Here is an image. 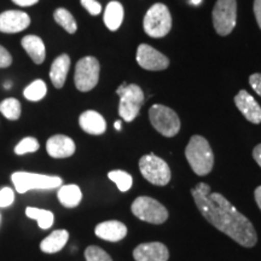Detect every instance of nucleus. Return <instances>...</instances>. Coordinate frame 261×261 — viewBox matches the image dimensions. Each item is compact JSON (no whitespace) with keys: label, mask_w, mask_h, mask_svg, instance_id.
<instances>
[{"label":"nucleus","mask_w":261,"mask_h":261,"mask_svg":"<svg viewBox=\"0 0 261 261\" xmlns=\"http://www.w3.org/2000/svg\"><path fill=\"white\" fill-rule=\"evenodd\" d=\"M136 261H167L169 253L167 247L160 242L142 243L133 250Z\"/></svg>","instance_id":"obj_14"},{"label":"nucleus","mask_w":261,"mask_h":261,"mask_svg":"<svg viewBox=\"0 0 261 261\" xmlns=\"http://www.w3.org/2000/svg\"><path fill=\"white\" fill-rule=\"evenodd\" d=\"M123 21V6L119 2H110L104 11V23L109 31L115 32Z\"/></svg>","instance_id":"obj_21"},{"label":"nucleus","mask_w":261,"mask_h":261,"mask_svg":"<svg viewBox=\"0 0 261 261\" xmlns=\"http://www.w3.org/2000/svg\"><path fill=\"white\" fill-rule=\"evenodd\" d=\"M254 196H255V201L257 205H259L260 211H261V187L255 189V192H254Z\"/></svg>","instance_id":"obj_37"},{"label":"nucleus","mask_w":261,"mask_h":261,"mask_svg":"<svg viewBox=\"0 0 261 261\" xmlns=\"http://www.w3.org/2000/svg\"><path fill=\"white\" fill-rule=\"evenodd\" d=\"M54 17H55V21H56L60 25H62V27H63L68 33L73 34V33L76 32L77 29L76 22H75L73 15H71L68 10L62 9V8L57 9L56 11H55Z\"/></svg>","instance_id":"obj_25"},{"label":"nucleus","mask_w":261,"mask_h":261,"mask_svg":"<svg viewBox=\"0 0 261 261\" xmlns=\"http://www.w3.org/2000/svg\"><path fill=\"white\" fill-rule=\"evenodd\" d=\"M253 158L256 161L257 165H259L260 167H261V144L256 145L255 148H254V150H253Z\"/></svg>","instance_id":"obj_35"},{"label":"nucleus","mask_w":261,"mask_h":261,"mask_svg":"<svg viewBox=\"0 0 261 261\" xmlns=\"http://www.w3.org/2000/svg\"><path fill=\"white\" fill-rule=\"evenodd\" d=\"M79 123L81 128L89 135L99 136L103 135L107 129V122L104 117L94 110H87L81 114Z\"/></svg>","instance_id":"obj_17"},{"label":"nucleus","mask_w":261,"mask_h":261,"mask_svg":"<svg viewBox=\"0 0 261 261\" xmlns=\"http://www.w3.org/2000/svg\"><path fill=\"white\" fill-rule=\"evenodd\" d=\"M68 240H69V233L67 230H56L51 234H48L46 238L42 240L40 243L41 252L47 254H54L60 252L63 249V247L67 244Z\"/></svg>","instance_id":"obj_20"},{"label":"nucleus","mask_w":261,"mask_h":261,"mask_svg":"<svg viewBox=\"0 0 261 261\" xmlns=\"http://www.w3.org/2000/svg\"><path fill=\"white\" fill-rule=\"evenodd\" d=\"M39 142L33 137H27L23 138L17 145L15 146V152L17 155H24L28 152H35L39 150Z\"/></svg>","instance_id":"obj_28"},{"label":"nucleus","mask_w":261,"mask_h":261,"mask_svg":"<svg viewBox=\"0 0 261 261\" xmlns=\"http://www.w3.org/2000/svg\"><path fill=\"white\" fill-rule=\"evenodd\" d=\"M139 169L146 180L158 187H165L171 180V169L167 162L154 154L140 159Z\"/></svg>","instance_id":"obj_7"},{"label":"nucleus","mask_w":261,"mask_h":261,"mask_svg":"<svg viewBox=\"0 0 261 261\" xmlns=\"http://www.w3.org/2000/svg\"><path fill=\"white\" fill-rule=\"evenodd\" d=\"M237 18L236 0H218L213 9V25L219 35H228L233 31Z\"/></svg>","instance_id":"obj_9"},{"label":"nucleus","mask_w":261,"mask_h":261,"mask_svg":"<svg viewBox=\"0 0 261 261\" xmlns=\"http://www.w3.org/2000/svg\"><path fill=\"white\" fill-rule=\"evenodd\" d=\"M31 24V18L23 11L10 10L0 14V32L3 33H18L24 31Z\"/></svg>","instance_id":"obj_12"},{"label":"nucleus","mask_w":261,"mask_h":261,"mask_svg":"<svg viewBox=\"0 0 261 261\" xmlns=\"http://www.w3.org/2000/svg\"><path fill=\"white\" fill-rule=\"evenodd\" d=\"M249 84L252 89L261 97V74L255 73L249 76Z\"/></svg>","instance_id":"obj_33"},{"label":"nucleus","mask_w":261,"mask_h":261,"mask_svg":"<svg viewBox=\"0 0 261 261\" xmlns=\"http://www.w3.org/2000/svg\"><path fill=\"white\" fill-rule=\"evenodd\" d=\"M116 93L120 96V116L126 122L133 121L138 116L140 108H142L143 103H144V92H143L138 85H128L123 83L116 90Z\"/></svg>","instance_id":"obj_3"},{"label":"nucleus","mask_w":261,"mask_h":261,"mask_svg":"<svg viewBox=\"0 0 261 261\" xmlns=\"http://www.w3.org/2000/svg\"><path fill=\"white\" fill-rule=\"evenodd\" d=\"M0 220H2V217H0Z\"/></svg>","instance_id":"obj_41"},{"label":"nucleus","mask_w":261,"mask_h":261,"mask_svg":"<svg viewBox=\"0 0 261 261\" xmlns=\"http://www.w3.org/2000/svg\"><path fill=\"white\" fill-rule=\"evenodd\" d=\"M15 201V194L14 190L11 188H3L0 190V207L6 208L9 205H11Z\"/></svg>","instance_id":"obj_30"},{"label":"nucleus","mask_w":261,"mask_h":261,"mask_svg":"<svg viewBox=\"0 0 261 261\" xmlns=\"http://www.w3.org/2000/svg\"><path fill=\"white\" fill-rule=\"evenodd\" d=\"M0 112L9 120H17L21 116V103L16 98H6L0 103Z\"/></svg>","instance_id":"obj_26"},{"label":"nucleus","mask_w":261,"mask_h":261,"mask_svg":"<svg viewBox=\"0 0 261 261\" xmlns=\"http://www.w3.org/2000/svg\"><path fill=\"white\" fill-rule=\"evenodd\" d=\"M254 14H255L256 22L261 29V0H254Z\"/></svg>","instance_id":"obj_34"},{"label":"nucleus","mask_w":261,"mask_h":261,"mask_svg":"<svg viewBox=\"0 0 261 261\" xmlns=\"http://www.w3.org/2000/svg\"><path fill=\"white\" fill-rule=\"evenodd\" d=\"M137 62L146 70H165L169 65L168 58L165 55L146 44L139 45L137 50Z\"/></svg>","instance_id":"obj_11"},{"label":"nucleus","mask_w":261,"mask_h":261,"mask_svg":"<svg viewBox=\"0 0 261 261\" xmlns=\"http://www.w3.org/2000/svg\"><path fill=\"white\" fill-rule=\"evenodd\" d=\"M12 63V57L5 47L0 45V68H8Z\"/></svg>","instance_id":"obj_32"},{"label":"nucleus","mask_w":261,"mask_h":261,"mask_svg":"<svg viewBox=\"0 0 261 261\" xmlns=\"http://www.w3.org/2000/svg\"><path fill=\"white\" fill-rule=\"evenodd\" d=\"M96 236L109 242H119L123 240L127 234V227L125 224L117 220H109L98 224L96 226Z\"/></svg>","instance_id":"obj_16"},{"label":"nucleus","mask_w":261,"mask_h":261,"mask_svg":"<svg viewBox=\"0 0 261 261\" xmlns=\"http://www.w3.org/2000/svg\"><path fill=\"white\" fill-rule=\"evenodd\" d=\"M16 191L19 194H25L31 190H48L62 187V179L55 175L38 174L29 172H15L11 175Z\"/></svg>","instance_id":"obj_4"},{"label":"nucleus","mask_w":261,"mask_h":261,"mask_svg":"<svg viewBox=\"0 0 261 261\" xmlns=\"http://www.w3.org/2000/svg\"><path fill=\"white\" fill-rule=\"evenodd\" d=\"M12 2L18 6H32L37 4L39 0H12Z\"/></svg>","instance_id":"obj_36"},{"label":"nucleus","mask_w":261,"mask_h":261,"mask_svg":"<svg viewBox=\"0 0 261 261\" xmlns=\"http://www.w3.org/2000/svg\"><path fill=\"white\" fill-rule=\"evenodd\" d=\"M190 4H192V5H200L201 3H202V0H190Z\"/></svg>","instance_id":"obj_38"},{"label":"nucleus","mask_w":261,"mask_h":261,"mask_svg":"<svg viewBox=\"0 0 261 261\" xmlns=\"http://www.w3.org/2000/svg\"><path fill=\"white\" fill-rule=\"evenodd\" d=\"M185 156L192 171L197 175H207L213 169L214 155L208 140L201 136H192L185 149Z\"/></svg>","instance_id":"obj_2"},{"label":"nucleus","mask_w":261,"mask_h":261,"mask_svg":"<svg viewBox=\"0 0 261 261\" xmlns=\"http://www.w3.org/2000/svg\"><path fill=\"white\" fill-rule=\"evenodd\" d=\"M234 104L248 121L255 125L261 122V108L252 94L248 93L246 90H241L237 93L234 97Z\"/></svg>","instance_id":"obj_13"},{"label":"nucleus","mask_w":261,"mask_h":261,"mask_svg":"<svg viewBox=\"0 0 261 261\" xmlns=\"http://www.w3.org/2000/svg\"><path fill=\"white\" fill-rule=\"evenodd\" d=\"M150 122L158 132L165 137H174L180 129V120L171 108L155 104L149 110Z\"/></svg>","instance_id":"obj_6"},{"label":"nucleus","mask_w":261,"mask_h":261,"mask_svg":"<svg viewBox=\"0 0 261 261\" xmlns=\"http://www.w3.org/2000/svg\"><path fill=\"white\" fill-rule=\"evenodd\" d=\"M25 215L31 219H34L38 221L39 227L42 230H47L54 225V213L50 211L41 210V208H34V207H28L25 210Z\"/></svg>","instance_id":"obj_23"},{"label":"nucleus","mask_w":261,"mask_h":261,"mask_svg":"<svg viewBox=\"0 0 261 261\" xmlns=\"http://www.w3.org/2000/svg\"><path fill=\"white\" fill-rule=\"evenodd\" d=\"M108 177H109L110 180H113L116 184V187L119 188L120 191L126 192L128 191L130 187H132L133 179L130 177V174L125 172V171H112L108 173Z\"/></svg>","instance_id":"obj_27"},{"label":"nucleus","mask_w":261,"mask_h":261,"mask_svg":"<svg viewBox=\"0 0 261 261\" xmlns=\"http://www.w3.org/2000/svg\"><path fill=\"white\" fill-rule=\"evenodd\" d=\"M115 128L119 129V130L121 129V121H116L115 122Z\"/></svg>","instance_id":"obj_39"},{"label":"nucleus","mask_w":261,"mask_h":261,"mask_svg":"<svg viewBox=\"0 0 261 261\" xmlns=\"http://www.w3.org/2000/svg\"><path fill=\"white\" fill-rule=\"evenodd\" d=\"M57 196L61 203L67 208H74L79 205L81 198H83L80 188L74 184L62 185V187H60Z\"/></svg>","instance_id":"obj_22"},{"label":"nucleus","mask_w":261,"mask_h":261,"mask_svg":"<svg viewBox=\"0 0 261 261\" xmlns=\"http://www.w3.org/2000/svg\"><path fill=\"white\" fill-rule=\"evenodd\" d=\"M22 47L29 55L33 62L37 64H41L45 61L46 56V50H45L44 41L37 35H27L22 39Z\"/></svg>","instance_id":"obj_19"},{"label":"nucleus","mask_w":261,"mask_h":261,"mask_svg":"<svg viewBox=\"0 0 261 261\" xmlns=\"http://www.w3.org/2000/svg\"><path fill=\"white\" fill-rule=\"evenodd\" d=\"M85 257L86 261H113L106 250L97 246L87 247L85 250Z\"/></svg>","instance_id":"obj_29"},{"label":"nucleus","mask_w":261,"mask_h":261,"mask_svg":"<svg viewBox=\"0 0 261 261\" xmlns=\"http://www.w3.org/2000/svg\"><path fill=\"white\" fill-rule=\"evenodd\" d=\"M99 62L97 58L87 56L81 58L75 67V86L81 92H89L99 80Z\"/></svg>","instance_id":"obj_10"},{"label":"nucleus","mask_w":261,"mask_h":261,"mask_svg":"<svg viewBox=\"0 0 261 261\" xmlns=\"http://www.w3.org/2000/svg\"><path fill=\"white\" fill-rule=\"evenodd\" d=\"M80 2L81 5L90 12V15L97 16L102 12V5L97 0H80Z\"/></svg>","instance_id":"obj_31"},{"label":"nucleus","mask_w":261,"mask_h":261,"mask_svg":"<svg viewBox=\"0 0 261 261\" xmlns=\"http://www.w3.org/2000/svg\"><path fill=\"white\" fill-rule=\"evenodd\" d=\"M70 68V58L68 55H61L56 60L54 61V63L51 65L50 70V79L54 84V86L56 89H62L67 79L68 71Z\"/></svg>","instance_id":"obj_18"},{"label":"nucleus","mask_w":261,"mask_h":261,"mask_svg":"<svg viewBox=\"0 0 261 261\" xmlns=\"http://www.w3.org/2000/svg\"><path fill=\"white\" fill-rule=\"evenodd\" d=\"M137 218L150 224H162L168 219V211L159 201L149 196H139L130 205Z\"/></svg>","instance_id":"obj_8"},{"label":"nucleus","mask_w":261,"mask_h":261,"mask_svg":"<svg viewBox=\"0 0 261 261\" xmlns=\"http://www.w3.org/2000/svg\"><path fill=\"white\" fill-rule=\"evenodd\" d=\"M11 85H12V83H9V81H8V83H5V89L6 90L11 89Z\"/></svg>","instance_id":"obj_40"},{"label":"nucleus","mask_w":261,"mask_h":261,"mask_svg":"<svg viewBox=\"0 0 261 261\" xmlns=\"http://www.w3.org/2000/svg\"><path fill=\"white\" fill-rule=\"evenodd\" d=\"M144 32L151 38H163L172 28V16L168 8L163 4H154L145 14Z\"/></svg>","instance_id":"obj_5"},{"label":"nucleus","mask_w":261,"mask_h":261,"mask_svg":"<svg viewBox=\"0 0 261 261\" xmlns=\"http://www.w3.org/2000/svg\"><path fill=\"white\" fill-rule=\"evenodd\" d=\"M196 207L205 220L231 237L241 246L250 248L256 244L257 236L253 224L240 213L219 192H212L211 187L200 182L191 190Z\"/></svg>","instance_id":"obj_1"},{"label":"nucleus","mask_w":261,"mask_h":261,"mask_svg":"<svg viewBox=\"0 0 261 261\" xmlns=\"http://www.w3.org/2000/svg\"><path fill=\"white\" fill-rule=\"evenodd\" d=\"M46 150L48 155L54 159L70 158L75 152V143L69 137L56 135L48 138L46 143Z\"/></svg>","instance_id":"obj_15"},{"label":"nucleus","mask_w":261,"mask_h":261,"mask_svg":"<svg viewBox=\"0 0 261 261\" xmlns=\"http://www.w3.org/2000/svg\"><path fill=\"white\" fill-rule=\"evenodd\" d=\"M46 84L42 80H35L29 86L25 87L23 94L25 99L31 100V102H38L46 96Z\"/></svg>","instance_id":"obj_24"}]
</instances>
